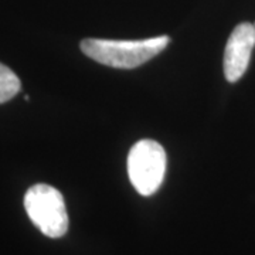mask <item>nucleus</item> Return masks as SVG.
I'll use <instances>...</instances> for the list:
<instances>
[{"instance_id": "1", "label": "nucleus", "mask_w": 255, "mask_h": 255, "mask_svg": "<svg viewBox=\"0 0 255 255\" xmlns=\"http://www.w3.org/2000/svg\"><path fill=\"white\" fill-rule=\"evenodd\" d=\"M170 43L167 36H159L136 41L85 38L81 41V50L97 63L114 68H136L155 55L162 53Z\"/></svg>"}, {"instance_id": "2", "label": "nucleus", "mask_w": 255, "mask_h": 255, "mask_svg": "<svg viewBox=\"0 0 255 255\" xmlns=\"http://www.w3.org/2000/svg\"><path fill=\"white\" fill-rule=\"evenodd\" d=\"M24 209L31 223L44 236L60 238L68 230V214L63 194L44 183L31 186L24 196Z\"/></svg>"}, {"instance_id": "3", "label": "nucleus", "mask_w": 255, "mask_h": 255, "mask_svg": "<svg viewBox=\"0 0 255 255\" xmlns=\"http://www.w3.org/2000/svg\"><path fill=\"white\" fill-rule=\"evenodd\" d=\"M166 173V152L152 139H142L128 155V174L133 187L142 196H152L162 186Z\"/></svg>"}, {"instance_id": "4", "label": "nucleus", "mask_w": 255, "mask_h": 255, "mask_svg": "<svg viewBox=\"0 0 255 255\" xmlns=\"http://www.w3.org/2000/svg\"><path fill=\"white\" fill-rule=\"evenodd\" d=\"M255 46V27L241 23L233 30L224 51V75L228 82L238 81L248 68Z\"/></svg>"}, {"instance_id": "5", "label": "nucleus", "mask_w": 255, "mask_h": 255, "mask_svg": "<svg viewBox=\"0 0 255 255\" xmlns=\"http://www.w3.org/2000/svg\"><path fill=\"white\" fill-rule=\"evenodd\" d=\"M21 88V82L16 74L0 63V104L10 101Z\"/></svg>"}, {"instance_id": "6", "label": "nucleus", "mask_w": 255, "mask_h": 255, "mask_svg": "<svg viewBox=\"0 0 255 255\" xmlns=\"http://www.w3.org/2000/svg\"><path fill=\"white\" fill-rule=\"evenodd\" d=\"M254 27H255V23H254Z\"/></svg>"}]
</instances>
